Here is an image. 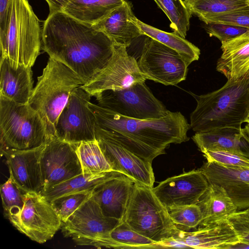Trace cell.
Segmentation results:
<instances>
[{"instance_id": "obj_17", "label": "cell", "mask_w": 249, "mask_h": 249, "mask_svg": "<svg viewBox=\"0 0 249 249\" xmlns=\"http://www.w3.org/2000/svg\"><path fill=\"white\" fill-rule=\"evenodd\" d=\"M46 144L29 149L0 150L1 155L6 159L10 177L26 193H40L43 189L40 160Z\"/></svg>"}, {"instance_id": "obj_41", "label": "cell", "mask_w": 249, "mask_h": 249, "mask_svg": "<svg viewBox=\"0 0 249 249\" xmlns=\"http://www.w3.org/2000/svg\"><path fill=\"white\" fill-rule=\"evenodd\" d=\"M158 248H186L188 247L185 244L178 241L173 237L165 239L156 243Z\"/></svg>"}, {"instance_id": "obj_34", "label": "cell", "mask_w": 249, "mask_h": 249, "mask_svg": "<svg viewBox=\"0 0 249 249\" xmlns=\"http://www.w3.org/2000/svg\"><path fill=\"white\" fill-rule=\"evenodd\" d=\"M0 192L4 215L7 218L22 209L26 192L21 189L11 177L1 185Z\"/></svg>"}, {"instance_id": "obj_14", "label": "cell", "mask_w": 249, "mask_h": 249, "mask_svg": "<svg viewBox=\"0 0 249 249\" xmlns=\"http://www.w3.org/2000/svg\"><path fill=\"white\" fill-rule=\"evenodd\" d=\"M78 144L56 137L46 143L40 160L43 190L83 173Z\"/></svg>"}, {"instance_id": "obj_4", "label": "cell", "mask_w": 249, "mask_h": 249, "mask_svg": "<svg viewBox=\"0 0 249 249\" xmlns=\"http://www.w3.org/2000/svg\"><path fill=\"white\" fill-rule=\"evenodd\" d=\"M83 85L80 77L68 67L50 57L37 77L28 102L44 121L50 136L55 138L57 119L71 93Z\"/></svg>"}, {"instance_id": "obj_16", "label": "cell", "mask_w": 249, "mask_h": 249, "mask_svg": "<svg viewBox=\"0 0 249 249\" xmlns=\"http://www.w3.org/2000/svg\"><path fill=\"white\" fill-rule=\"evenodd\" d=\"M96 139L112 169L134 183L153 188L155 182L152 162L140 158L115 142L95 132Z\"/></svg>"}, {"instance_id": "obj_22", "label": "cell", "mask_w": 249, "mask_h": 249, "mask_svg": "<svg viewBox=\"0 0 249 249\" xmlns=\"http://www.w3.org/2000/svg\"><path fill=\"white\" fill-rule=\"evenodd\" d=\"M135 18L131 4L126 0L93 26L107 35L114 44L128 47L134 39L142 36Z\"/></svg>"}, {"instance_id": "obj_30", "label": "cell", "mask_w": 249, "mask_h": 249, "mask_svg": "<svg viewBox=\"0 0 249 249\" xmlns=\"http://www.w3.org/2000/svg\"><path fill=\"white\" fill-rule=\"evenodd\" d=\"M171 21L174 32L185 38L192 13L182 0H154Z\"/></svg>"}, {"instance_id": "obj_23", "label": "cell", "mask_w": 249, "mask_h": 249, "mask_svg": "<svg viewBox=\"0 0 249 249\" xmlns=\"http://www.w3.org/2000/svg\"><path fill=\"white\" fill-rule=\"evenodd\" d=\"M221 49L216 68L228 81H237L249 73V31L221 42Z\"/></svg>"}, {"instance_id": "obj_45", "label": "cell", "mask_w": 249, "mask_h": 249, "mask_svg": "<svg viewBox=\"0 0 249 249\" xmlns=\"http://www.w3.org/2000/svg\"><path fill=\"white\" fill-rule=\"evenodd\" d=\"M245 123H249V111Z\"/></svg>"}, {"instance_id": "obj_31", "label": "cell", "mask_w": 249, "mask_h": 249, "mask_svg": "<svg viewBox=\"0 0 249 249\" xmlns=\"http://www.w3.org/2000/svg\"><path fill=\"white\" fill-rule=\"evenodd\" d=\"M249 5L241 0H194L187 7L192 14L204 22L212 17L238 10Z\"/></svg>"}, {"instance_id": "obj_36", "label": "cell", "mask_w": 249, "mask_h": 249, "mask_svg": "<svg viewBox=\"0 0 249 249\" xmlns=\"http://www.w3.org/2000/svg\"><path fill=\"white\" fill-rule=\"evenodd\" d=\"M201 152L208 162L232 168H249V158L241 155L224 150L204 149Z\"/></svg>"}, {"instance_id": "obj_2", "label": "cell", "mask_w": 249, "mask_h": 249, "mask_svg": "<svg viewBox=\"0 0 249 249\" xmlns=\"http://www.w3.org/2000/svg\"><path fill=\"white\" fill-rule=\"evenodd\" d=\"M89 107L96 117L95 132L151 162L165 154L171 143L189 139L190 124L179 111H169L160 119L142 120L121 115L90 102Z\"/></svg>"}, {"instance_id": "obj_28", "label": "cell", "mask_w": 249, "mask_h": 249, "mask_svg": "<svg viewBox=\"0 0 249 249\" xmlns=\"http://www.w3.org/2000/svg\"><path fill=\"white\" fill-rule=\"evenodd\" d=\"M113 171L97 174H81L51 186L40 193L49 202L62 196L84 191H91L107 180Z\"/></svg>"}, {"instance_id": "obj_32", "label": "cell", "mask_w": 249, "mask_h": 249, "mask_svg": "<svg viewBox=\"0 0 249 249\" xmlns=\"http://www.w3.org/2000/svg\"><path fill=\"white\" fill-rule=\"evenodd\" d=\"M116 249H159L156 242L136 231L123 220L110 231Z\"/></svg>"}, {"instance_id": "obj_5", "label": "cell", "mask_w": 249, "mask_h": 249, "mask_svg": "<svg viewBox=\"0 0 249 249\" xmlns=\"http://www.w3.org/2000/svg\"><path fill=\"white\" fill-rule=\"evenodd\" d=\"M42 33L38 18L28 0H12L4 38L0 40L1 56L32 67L40 54Z\"/></svg>"}, {"instance_id": "obj_21", "label": "cell", "mask_w": 249, "mask_h": 249, "mask_svg": "<svg viewBox=\"0 0 249 249\" xmlns=\"http://www.w3.org/2000/svg\"><path fill=\"white\" fill-rule=\"evenodd\" d=\"M31 68L1 56L0 96L19 104H27L34 89Z\"/></svg>"}, {"instance_id": "obj_27", "label": "cell", "mask_w": 249, "mask_h": 249, "mask_svg": "<svg viewBox=\"0 0 249 249\" xmlns=\"http://www.w3.org/2000/svg\"><path fill=\"white\" fill-rule=\"evenodd\" d=\"M135 20L140 27L142 36L151 37L177 52L188 66L198 60L200 49L194 44L174 32L168 33L147 24L136 17Z\"/></svg>"}, {"instance_id": "obj_39", "label": "cell", "mask_w": 249, "mask_h": 249, "mask_svg": "<svg viewBox=\"0 0 249 249\" xmlns=\"http://www.w3.org/2000/svg\"><path fill=\"white\" fill-rule=\"evenodd\" d=\"M227 219L238 235L240 243H249V208L238 210Z\"/></svg>"}, {"instance_id": "obj_40", "label": "cell", "mask_w": 249, "mask_h": 249, "mask_svg": "<svg viewBox=\"0 0 249 249\" xmlns=\"http://www.w3.org/2000/svg\"><path fill=\"white\" fill-rule=\"evenodd\" d=\"M12 0H0V40L6 34L8 28Z\"/></svg>"}, {"instance_id": "obj_26", "label": "cell", "mask_w": 249, "mask_h": 249, "mask_svg": "<svg viewBox=\"0 0 249 249\" xmlns=\"http://www.w3.org/2000/svg\"><path fill=\"white\" fill-rule=\"evenodd\" d=\"M127 0H70L62 11L82 22L94 24Z\"/></svg>"}, {"instance_id": "obj_1", "label": "cell", "mask_w": 249, "mask_h": 249, "mask_svg": "<svg viewBox=\"0 0 249 249\" xmlns=\"http://www.w3.org/2000/svg\"><path fill=\"white\" fill-rule=\"evenodd\" d=\"M114 43L92 24L78 20L63 11L49 15L42 28V47L87 83L107 65Z\"/></svg>"}, {"instance_id": "obj_29", "label": "cell", "mask_w": 249, "mask_h": 249, "mask_svg": "<svg viewBox=\"0 0 249 249\" xmlns=\"http://www.w3.org/2000/svg\"><path fill=\"white\" fill-rule=\"evenodd\" d=\"M77 153L83 174H97L114 171L96 140L79 143Z\"/></svg>"}, {"instance_id": "obj_6", "label": "cell", "mask_w": 249, "mask_h": 249, "mask_svg": "<svg viewBox=\"0 0 249 249\" xmlns=\"http://www.w3.org/2000/svg\"><path fill=\"white\" fill-rule=\"evenodd\" d=\"M0 149L25 150L53 139L39 114L27 104L0 96Z\"/></svg>"}, {"instance_id": "obj_33", "label": "cell", "mask_w": 249, "mask_h": 249, "mask_svg": "<svg viewBox=\"0 0 249 249\" xmlns=\"http://www.w3.org/2000/svg\"><path fill=\"white\" fill-rule=\"evenodd\" d=\"M171 220L177 228L190 231L200 226L203 215L197 204L175 206L167 208Z\"/></svg>"}, {"instance_id": "obj_18", "label": "cell", "mask_w": 249, "mask_h": 249, "mask_svg": "<svg viewBox=\"0 0 249 249\" xmlns=\"http://www.w3.org/2000/svg\"><path fill=\"white\" fill-rule=\"evenodd\" d=\"M134 184V182L125 175L113 171L107 180L93 190L92 197L105 216L122 220Z\"/></svg>"}, {"instance_id": "obj_13", "label": "cell", "mask_w": 249, "mask_h": 249, "mask_svg": "<svg viewBox=\"0 0 249 249\" xmlns=\"http://www.w3.org/2000/svg\"><path fill=\"white\" fill-rule=\"evenodd\" d=\"M124 46L114 44L111 57L105 67L81 87L91 96L105 90H119L146 80L137 60Z\"/></svg>"}, {"instance_id": "obj_42", "label": "cell", "mask_w": 249, "mask_h": 249, "mask_svg": "<svg viewBox=\"0 0 249 249\" xmlns=\"http://www.w3.org/2000/svg\"><path fill=\"white\" fill-rule=\"evenodd\" d=\"M70 0H46L49 7V14L62 11Z\"/></svg>"}, {"instance_id": "obj_25", "label": "cell", "mask_w": 249, "mask_h": 249, "mask_svg": "<svg viewBox=\"0 0 249 249\" xmlns=\"http://www.w3.org/2000/svg\"><path fill=\"white\" fill-rule=\"evenodd\" d=\"M197 205L203 215L200 226L227 219L238 211L237 207L224 188L215 183H209Z\"/></svg>"}, {"instance_id": "obj_37", "label": "cell", "mask_w": 249, "mask_h": 249, "mask_svg": "<svg viewBox=\"0 0 249 249\" xmlns=\"http://www.w3.org/2000/svg\"><path fill=\"white\" fill-rule=\"evenodd\" d=\"M205 30L210 36H214L220 41L235 38L249 31L246 28L219 22L205 24Z\"/></svg>"}, {"instance_id": "obj_3", "label": "cell", "mask_w": 249, "mask_h": 249, "mask_svg": "<svg viewBox=\"0 0 249 249\" xmlns=\"http://www.w3.org/2000/svg\"><path fill=\"white\" fill-rule=\"evenodd\" d=\"M196 106L190 114V128L203 132L218 128H242L249 111V73L220 89L197 95L190 93Z\"/></svg>"}, {"instance_id": "obj_47", "label": "cell", "mask_w": 249, "mask_h": 249, "mask_svg": "<svg viewBox=\"0 0 249 249\" xmlns=\"http://www.w3.org/2000/svg\"><path fill=\"white\" fill-rule=\"evenodd\" d=\"M248 4H249V2H248Z\"/></svg>"}, {"instance_id": "obj_43", "label": "cell", "mask_w": 249, "mask_h": 249, "mask_svg": "<svg viewBox=\"0 0 249 249\" xmlns=\"http://www.w3.org/2000/svg\"><path fill=\"white\" fill-rule=\"evenodd\" d=\"M242 132L244 136L249 141V123H247L245 127L242 128Z\"/></svg>"}, {"instance_id": "obj_35", "label": "cell", "mask_w": 249, "mask_h": 249, "mask_svg": "<svg viewBox=\"0 0 249 249\" xmlns=\"http://www.w3.org/2000/svg\"><path fill=\"white\" fill-rule=\"evenodd\" d=\"M93 191H84L68 194L58 197L51 203L61 218L66 221L83 203L92 196Z\"/></svg>"}, {"instance_id": "obj_15", "label": "cell", "mask_w": 249, "mask_h": 249, "mask_svg": "<svg viewBox=\"0 0 249 249\" xmlns=\"http://www.w3.org/2000/svg\"><path fill=\"white\" fill-rule=\"evenodd\" d=\"M209 183L199 170H193L160 182L152 191L166 208L197 204Z\"/></svg>"}, {"instance_id": "obj_8", "label": "cell", "mask_w": 249, "mask_h": 249, "mask_svg": "<svg viewBox=\"0 0 249 249\" xmlns=\"http://www.w3.org/2000/svg\"><path fill=\"white\" fill-rule=\"evenodd\" d=\"M120 221L105 216L92 196L62 222L61 229L77 245L116 249L110 233Z\"/></svg>"}, {"instance_id": "obj_38", "label": "cell", "mask_w": 249, "mask_h": 249, "mask_svg": "<svg viewBox=\"0 0 249 249\" xmlns=\"http://www.w3.org/2000/svg\"><path fill=\"white\" fill-rule=\"evenodd\" d=\"M219 22L240 26L249 29V5L230 12L208 18L204 23Z\"/></svg>"}, {"instance_id": "obj_19", "label": "cell", "mask_w": 249, "mask_h": 249, "mask_svg": "<svg viewBox=\"0 0 249 249\" xmlns=\"http://www.w3.org/2000/svg\"><path fill=\"white\" fill-rule=\"evenodd\" d=\"M199 170L209 183L224 188L238 210L249 208V168H232L207 161Z\"/></svg>"}, {"instance_id": "obj_11", "label": "cell", "mask_w": 249, "mask_h": 249, "mask_svg": "<svg viewBox=\"0 0 249 249\" xmlns=\"http://www.w3.org/2000/svg\"><path fill=\"white\" fill-rule=\"evenodd\" d=\"M137 63L146 80L165 86L177 85L185 80L189 66L177 52L148 36Z\"/></svg>"}, {"instance_id": "obj_10", "label": "cell", "mask_w": 249, "mask_h": 249, "mask_svg": "<svg viewBox=\"0 0 249 249\" xmlns=\"http://www.w3.org/2000/svg\"><path fill=\"white\" fill-rule=\"evenodd\" d=\"M7 218L19 232L39 244L52 239L62 225L51 202L36 192L26 193L22 209Z\"/></svg>"}, {"instance_id": "obj_7", "label": "cell", "mask_w": 249, "mask_h": 249, "mask_svg": "<svg viewBox=\"0 0 249 249\" xmlns=\"http://www.w3.org/2000/svg\"><path fill=\"white\" fill-rule=\"evenodd\" d=\"M131 228L156 243L175 235L179 231L171 219L167 208L152 188L134 183L123 220Z\"/></svg>"}, {"instance_id": "obj_24", "label": "cell", "mask_w": 249, "mask_h": 249, "mask_svg": "<svg viewBox=\"0 0 249 249\" xmlns=\"http://www.w3.org/2000/svg\"><path fill=\"white\" fill-rule=\"evenodd\" d=\"M192 140L200 151L224 150L249 158V141L242 128L225 127L203 132H196Z\"/></svg>"}, {"instance_id": "obj_44", "label": "cell", "mask_w": 249, "mask_h": 249, "mask_svg": "<svg viewBox=\"0 0 249 249\" xmlns=\"http://www.w3.org/2000/svg\"><path fill=\"white\" fill-rule=\"evenodd\" d=\"M194 0H184L183 1L185 3V4L187 6L190 3L193 2Z\"/></svg>"}, {"instance_id": "obj_9", "label": "cell", "mask_w": 249, "mask_h": 249, "mask_svg": "<svg viewBox=\"0 0 249 249\" xmlns=\"http://www.w3.org/2000/svg\"><path fill=\"white\" fill-rule=\"evenodd\" d=\"M98 105L121 115L138 119H160L169 111L153 94L145 81L119 90H105L94 96Z\"/></svg>"}, {"instance_id": "obj_12", "label": "cell", "mask_w": 249, "mask_h": 249, "mask_svg": "<svg viewBox=\"0 0 249 249\" xmlns=\"http://www.w3.org/2000/svg\"><path fill=\"white\" fill-rule=\"evenodd\" d=\"M90 94L81 86L71 94L55 126V137L71 143L95 141V116L89 107Z\"/></svg>"}, {"instance_id": "obj_20", "label": "cell", "mask_w": 249, "mask_h": 249, "mask_svg": "<svg viewBox=\"0 0 249 249\" xmlns=\"http://www.w3.org/2000/svg\"><path fill=\"white\" fill-rule=\"evenodd\" d=\"M188 248L194 249H231L240 242L234 229L225 219L193 231H179L173 236Z\"/></svg>"}, {"instance_id": "obj_46", "label": "cell", "mask_w": 249, "mask_h": 249, "mask_svg": "<svg viewBox=\"0 0 249 249\" xmlns=\"http://www.w3.org/2000/svg\"><path fill=\"white\" fill-rule=\"evenodd\" d=\"M241 0L247 2V3H248L249 2V0Z\"/></svg>"}]
</instances>
